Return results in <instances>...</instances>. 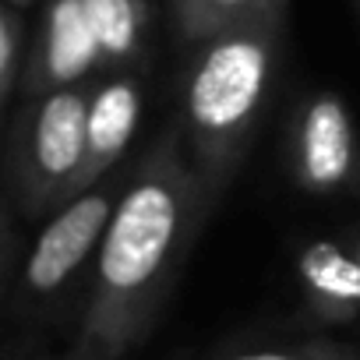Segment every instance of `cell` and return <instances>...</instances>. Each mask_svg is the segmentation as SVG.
Wrapping results in <instances>:
<instances>
[{
    "mask_svg": "<svg viewBox=\"0 0 360 360\" xmlns=\"http://www.w3.org/2000/svg\"><path fill=\"white\" fill-rule=\"evenodd\" d=\"M262 4L265 0H169L176 32H180V39H184L188 46L202 43L205 36H212L223 25L251 15Z\"/></svg>",
    "mask_w": 360,
    "mask_h": 360,
    "instance_id": "obj_11",
    "label": "cell"
},
{
    "mask_svg": "<svg viewBox=\"0 0 360 360\" xmlns=\"http://www.w3.org/2000/svg\"><path fill=\"white\" fill-rule=\"evenodd\" d=\"M290 0H265L251 15L223 25L191 46L180 75V120L191 159L209 184L226 195L262 124L283 43Z\"/></svg>",
    "mask_w": 360,
    "mask_h": 360,
    "instance_id": "obj_2",
    "label": "cell"
},
{
    "mask_svg": "<svg viewBox=\"0 0 360 360\" xmlns=\"http://www.w3.org/2000/svg\"><path fill=\"white\" fill-rule=\"evenodd\" d=\"M219 198L176 127L145 148L89 272L71 360H124L152 335Z\"/></svg>",
    "mask_w": 360,
    "mask_h": 360,
    "instance_id": "obj_1",
    "label": "cell"
},
{
    "mask_svg": "<svg viewBox=\"0 0 360 360\" xmlns=\"http://www.w3.org/2000/svg\"><path fill=\"white\" fill-rule=\"evenodd\" d=\"M219 360H360L349 346L332 339H307V342H283V346H251L226 353Z\"/></svg>",
    "mask_w": 360,
    "mask_h": 360,
    "instance_id": "obj_12",
    "label": "cell"
},
{
    "mask_svg": "<svg viewBox=\"0 0 360 360\" xmlns=\"http://www.w3.org/2000/svg\"><path fill=\"white\" fill-rule=\"evenodd\" d=\"M148 4L152 0H82L103 71H127L145 60Z\"/></svg>",
    "mask_w": 360,
    "mask_h": 360,
    "instance_id": "obj_9",
    "label": "cell"
},
{
    "mask_svg": "<svg viewBox=\"0 0 360 360\" xmlns=\"http://www.w3.org/2000/svg\"><path fill=\"white\" fill-rule=\"evenodd\" d=\"M92 71H103V64H99L96 36L82 11V0H50L43 15V29L36 32V43H32L22 99L68 89L78 82H92Z\"/></svg>",
    "mask_w": 360,
    "mask_h": 360,
    "instance_id": "obj_6",
    "label": "cell"
},
{
    "mask_svg": "<svg viewBox=\"0 0 360 360\" xmlns=\"http://www.w3.org/2000/svg\"><path fill=\"white\" fill-rule=\"evenodd\" d=\"M290 176L307 195H335L360 176V138L342 96L321 89L300 99L290 127Z\"/></svg>",
    "mask_w": 360,
    "mask_h": 360,
    "instance_id": "obj_5",
    "label": "cell"
},
{
    "mask_svg": "<svg viewBox=\"0 0 360 360\" xmlns=\"http://www.w3.org/2000/svg\"><path fill=\"white\" fill-rule=\"evenodd\" d=\"M356 15H360V8H356Z\"/></svg>",
    "mask_w": 360,
    "mask_h": 360,
    "instance_id": "obj_17",
    "label": "cell"
},
{
    "mask_svg": "<svg viewBox=\"0 0 360 360\" xmlns=\"http://www.w3.org/2000/svg\"><path fill=\"white\" fill-rule=\"evenodd\" d=\"M92 85L96 82H78L15 106L8 141V202L22 219H50L78 195Z\"/></svg>",
    "mask_w": 360,
    "mask_h": 360,
    "instance_id": "obj_3",
    "label": "cell"
},
{
    "mask_svg": "<svg viewBox=\"0 0 360 360\" xmlns=\"http://www.w3.org/2000/svg\"><path fill=\"white\" fill-rule=\"evenodd\" d=\"M349 240H353V251H356V258H360V233H353Z\"/></svg>",
    "mask_w": 360,
    "mask_h": 360,
    "instance_id": "obj_15",
    "label": "cell"
},
{
    "mask_svg": "<svg viewBox=\"0 0 360 360\" xmlns=\"http://www.w3.org/2000/svg\"><path fill=\"white\" fill-rule=\"evenodd\" d=\"M297 283L307 311L325 325L360 318V258L353 240L311 237L297 251Z\"/></svg>",
    "mask_w": 360,
    "mask_h": 360,
    "instance_id": "obj_8",
    "label": "cell"
},
{
    "mask_svg": "<svg viewBox=\"0 0 360 360\" xmlns=\"http://www.w3.org/2000/svg\"><path fill=\"white\" fill-rule=\"evenodd\" d=\"M11 360H53V356H43V353H18V356H11ZM64 360H71V356H64Z\"/></svg>",
    "mask_w": 360,
    "mask_h": 360,
    "instance_id": "obj_13",
    "label": "cell"
},
{
    "mask_svg": "<svg viewBox=\"0 0 360 360\" xmlns=\"http://www.w3.org/2000/svg\"><path fill=\"white\" fill-rule=\"evenodd\" d=\"M353 4H356V8H360V0H353Z\"/></svg>",
    "mask_w": 360,
    "mask_h": 360,
    "instance_id": "obj_16",
    "label": "cell"
},
{
    "mask_svg": "<svg viewBox=\"0 0 360 360\" xmlns=\"http://www.w3.org/2000/svg\"><path fill=\"white\" fill-rule=\"evenodd\" d=\"M32 43L36 36L29 29V11L4 0V8H0V106L8 113H15L22 99V85H25L29 60H32Z\"/></svg>",
    "mask_w": 360,
    "mask_h": 360,
    "instance_id": "obj_10",
    "label": "cell"
},
{
    "mask_svg": "<svg viewBox=\"0 0 360 360\" xmlns=\"http://www.w3.org/2000/svg\"><path fill=\"white\" fill-rule=\"evenodd\" d=\"M8 4H15V8H25V11H29V8L36 4V0H8Z\"/></svg>",
    "mask_w": 360,
    "mask_h": 360,
    "instance_id": "obj_14",
    "label": "cell"
},
{
    "mask_svg": "<svg viewBox=\"0 0 360 360\" xmlns=\"http://www.w3.org/2000/svg\"><path fill=\"white\" fill-rule=\"evenodd\" d=\"M120 173L92 184L89 191L64 202L29 244L18 272L8 283V307L18 321L50 318L53 307L71 293L75 279L92 265L103 244V233L113 219V209L124 191Z\"/></svg>",
    "mask_w": 360,
    "mask_h": 360,
    "instance_id": "obj_4",
    "label": "cell"
},
{
    "mask_svg": "<svg viewBox=\"0 0 360 360\" xmlns=\"http://www.w3.org/2000/svg\"><path fill=\"white\" fill-rule=\"evenodd\" d=\"M141 110H145V85L138 78V68L106 71L92 85L89 127H85V169H82L78 195L106 180L110 173H117L141 124Z\"/></svg>",
    "mask_w": 360,
    "mask_h": 360,
    "instance_id": "obj_7",
    "label": "cell"
}]
</instances>
